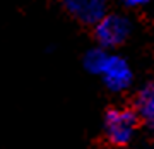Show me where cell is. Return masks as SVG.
<instances>
[{"instance_id":"obj_1","label":"cell","mask_w":154,"mask_h":149,"mask_svg":"<svg viewBox=\"0 0 154 149\" xmlns=\"http://www.w3.org/2000/svg\"><path fill=\"white\" fill-rule=\"evenodd\" d=\"M139 123L140 122L134 108L115 106L105 113L103 135L113 147H127L137 135Z\"/></svg>"},{"instance_id":"obj_7","label":"cell","mask_w":154,"mask_h":149,"mask_svg":"<svg viewBox=\"0 0 154 149\" xmlns=\"http://www.w3.org/2000/svg\"><path fill=\"white\" fill-rule=\"evenodd\" d=\"M127 7H144L147 5L151 0H122Z\"/></svg>"},{"instance_id":"obj_6","label":"cell","mask_w":154,"mask_h":149,"mask_svg":"<svg viewBox=\"0 0 154 149\" xmlns=\"http://www.w3.org/2000/svg\"><path fill=\"white\" fill-rule=\"evenodd\" d=\"M108 50L105 48H93L89 50L88 53L84 55V67H86V70L91 72V74H94V76H98L99 70H101V67H103V64H105L106 57H108Z\"/></svg>"},{"instance_id":"obj_4","label":"cell","mask_w":154,"mask_h":149,"mask_svg":"<svg viewBox=\"0 0 154 149\" xmlns=\"http://www.w3.org/2000/svg\"><path fill=\"white\" fill-rule=\"evenodd\" d=\"M63 7L75 21L88 26H94L108 14L106 0H63Z\"/></svg>"},{"instance_id":"obj_3","label":"cell","mask_w":154,"mask_h":149,"mask_svg":"<svg viewBox=\"0 0 154 149\" xmlns=\"http://www.w3.org/2000/svg\"><path fill=\"white\" fill-rule=\"evenodd\" d=\"M103 79V82L111 93H122L132 86L134 72L128 65V62L120 55L108 53L105 64L98 74Z\"/></svg>"},{"instance_id":"obj_2","label":"cell","mask_w":154,"mask_h":149,"mask_svg":"<svg viewBox=\"0 0 154 149\" xmlns=\"http://www.w3.org/2000/svg\"><path fill=\"white\" fill-rule=\"evenodd\" d=\"M130 21L120 14H106L101 21L94 24V38L105 50L123 45L130 36Z\"/></svg>"},{"instance_id":"obj_5","label":"cell","mask_w":154,"mask_h":149,"mask_svg":"<svg viewBox=\"0 0 154 149\" xmlns=\"http://www.w3.org/2000/svg\"><path fill=\"white\" fill-rule=\"evenodd\" d=\"M134 111L137 113L139 122L154 132V81L147 82L135 96Z\"/></svg>"}]
</instances>
